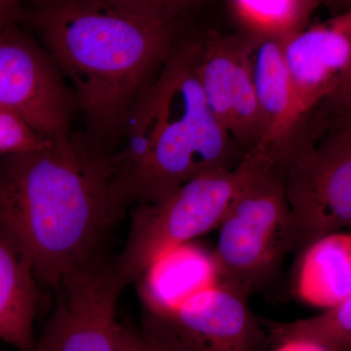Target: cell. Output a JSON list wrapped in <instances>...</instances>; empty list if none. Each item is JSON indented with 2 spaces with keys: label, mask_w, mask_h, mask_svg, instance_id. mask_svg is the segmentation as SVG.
I'll list each match as a JSON object with an SVG mask.
<instances>
[{
  "label": "cell",
  "mask_w": 351,
  "mask_h": 351,
  "mask_svg": "<svg viewBox=\"0 0 351 351\" xmlns=\"http://www.w3.org/2000/svg\"><path fill=\"white\" fill-rule=\"evenodd\" d=\"M252 69L265 124V140L258 147H267L277 156L304 117L284 60L282 44H255Z\"/></svg>",
  "instance_id": "obj_13"
},
{
  "label": "cell",
  "mask_w": 351,
  "mask_h": 351,
  "mask_svg": "<svg viewBox=\"0 0 351 351\" xmlns=\"http://www.w3.org/2000/svg\"><path fill=\"white\" fill-rule=\"evenodd\" d=\"M197 63V41L182 34L132 108L125 145L112 154L115 189L126 207L159 199L243 159L208 106Z\"/></svg>",
  "instance_id": "obj_3"
},
{
  "label": "cell",
  "mask_w": 351,
  "mask_h": 351,
  "mask_svg": "<svg viewBox=\"0 0 351 351\" xmlns=\"http://www.w3.org/2000/svg\"><path fill=\"white\" fill-rule=\"evenodd\" d=\"M276 160L270 149L258 147L232 169L197 176L164 197L138 204L125 246L112 261L122 290L166 252L219 228L242 189Z\"/></svg>",
  "instance_id": "obj_5"
},
{
  "label": "cell",
  "mask_w": 351,
  "mask_h": 351,
  "mask_svg": "<svg viewBox=\"0 0 351 351\" xmlns=\"http://www.w3.org/2000/svg\"><path fill=\"white\" fill-rule=\"evenodd\" d=\"M21 5L20 2L13 0H0V32L17 22Z\"/></svg>",
  "instance_id": "obj_20"
},
{
  "label": "cell",
  "mask_w": 351,
  "mask_h": 351,
  "mask_svg": "<svg viewBox=\"0 0 351 351\" xmlns=\"http://www.w3.org/2000/svg\"><path fill=\"white\" fill-rule=\"evenodd\" d=\"M319 4L311 0H232L228 5L245 38L254 44H284L308 27Z\"/></svg>",
  "instance_id": "obj_16"
},
{
  "label": "cell",
  "mask_w": 351,
  "mask_h": 351,
  "mask_svg": "<svg viewBox=\"0 0 351 351\" xmlns=\"http://www.w3.org/2000/svg\"><path fill=\"white\" fill-rule=\"evenodd\" d=\"M269 343L304 341L328 351H351V298L324 313L293 322L262 320Z\"/></svg>",
  "instance_id": "obj_17"
},
{
  "label": "cell",
  "mask_w": 351,
  "mask_h": 351,
  "mask_svg": "<svg viewBox=\"0 0 351 351\" xmlns=\"http://www.w3.org/2000/svg\"><path fill=\"white\" fill-rule=\"evenodd\" d=\"M117 351H159L143 336L142 332L135 331L119 324L117 326Z\"/></svg>",
  "instance_id": "obj_19"
},
{
  "label": "cell",
  "mask_w": 351,
  "mask_h": 351,
  "mask_svg": "<svg viewBox=\"0 0 351 351\" xmlns=\"http://www.w3.org/2000/svg\"><path fill=\"white\" fill-rule=\"evenodd\" d=\"M29 263L0 237V339L18 351H34L38 286Z\"/></svg>",
  "instance_id": "obj_15"
},
{
  "label": "cell",
  "mask_w": 351,
  "mask_h": 351,
  "mask_svg": "<svg viewBox=\"0 0 351 351\" xmlns=\"http://www.w3.org/2000/svg\"><path fill=\"white\" fill-rule=\"evenodd\" d=\"M219 228L212 253L219 284L249 298L276 280L284 260L297 249L276 163L242 189Z\"/></svg>",
  "instance_id": "obj_6"
},
{
  "label": "cell",
  "mask_w": 351,
  "mask_h": 351,
  "mask_svg": "<svg viewBox=\"0 0 351 351\" xmlns=\"http://www.w3.org/2000/svg\"><path fill=\"white\" fill-rule=\"evenodd\" d=\"M195 3L167 0H39L18 21L34 29L73 87L92 147L123 136L138 97L184 34Z\"/></svg>",
  "instance_id": "obj_1"
},
{
  "label": "cell",
  "mask_w": 351,
  "mask_h": 351,
  "mask_svg": "<svg viewBox=\"0 0 351 351\" xmlns=\"http://www.w3.org/2000/svg\"><path fill=\"white\" fill-rule=\"evenodd\" d=\"M274 351H328L320 346L304 341H288L277 346Z\"/></svg>",
  "instance_id": "obj_21"
},
{
  "label": "cell",
  "mask_w": 351,
  "mask_h": 351,
  "mask_svg": "<svg viewBox=\"0 0 351 351\" xmlns=\"http://www.w3.org/2000/svg\"><path fill=\"white\" fill-rule=\"evenodd\" d=\"M54 289L56 306L34 351H117V304L123 290L112 262L97 256Z\"/></svg>",
  "instance_id": "obj_9"
},
{
  "label": "cell",
  "mask_w": 351,
  "mask_h": 351,
  "mask_svg": "<svg viewBox=\"0 0 351 351\" xmlns=\"http://www.w3.org/2000/svg\"><path fill=\"white\" fill-rule=\"evenodd\" d=\"M254 46L243 36L216 32L198 43V76L208 106L233 145L246 154L265 137L252 69Z\"/></svg>",
  "instance_id": "obj_10"
},
{
  "label": "cell",
  "mask_w": 351,
  "mask_h": 351,
  "mask_svg": "<svg viewBox=\"0 0 351 351\" xmlns=\"http://www.w3.org/2000/svg\"><path fill=\"white\" fill-rule=\"evenodd\" d=\"M51 141L39 136L17 115L0 108V156L36 151Z\"/></svg>",
  "instance_id": "obj_18"
},
{
  "label": "cell",
  "mask_w": 351,
  "mask_h": 351,
  "mask_svg": "<svg viewBox=\"0 0 351 351\" xmlns=\"http://www.w3.org/2000/svg\"><path fill=\"white\" fill-rule=\"evenodd\" d=\"M112 154L71 135L36 151L0 158V237L54 289L99 256L125 205L114 184Z\"/></svg>",
  "instance_id": "obj_2"
},
{
  "label": "cell",
  "mask_w": 351,
  "mask_h": 351,
  "mask_svg": "<svg viewBox=\"0 0 351 351\" xmlns=\"http://www.w3.org/2000/svg\"><path fill=\"white\" fill-rule=\"evenodd\" d=\"M294 289L302 302L331 308L351 298V235L336 232L299 254Z\"/></svg>",
  "instance_id": "obj_14"
},
{
  "label": "cell",
  "mask_w": 351,
  "mask_h": 351,
  "mask_svg": "<svg viewBox=\"0 0 351 351\" xmlns=\"http://www.w3.org/2000/svg\"><path fill=\"white\" fill-rule=\"evenodd\" d=\"M276 167L299 255L351 223L350 97L328 98L304 113L277 154Z\"/></svg>",
  "instance_id": "obj_4"
},
{
  "label": "cell",
  "mask_w": 351,
  "mask_h": 351,
  "mask_svg": "<svg viewBox=\"0 0 351 351\" xmlns=\"http://www.w3.org/2000/svg\"><path fill=\"white\" fill-rule=\"evenodd\" d=\"M147 314L171 313L219 284L211 253L188 242L166 252L138 279Z\"/></svg>",
  "instance_id": "obj_12"
},
{
  "label": "cell",
  "mask_w": 351,
  "mask_h": 351,
  "mask_svg": "<svg viewBox=\"0 0 351 351\" xmlns=\"http://www.w3.org/2000/svg\"><path fill=\"white\" fill-rule=\"evenodd\" d=\"M282 51L304 114L330 97L350 93V11L309 25Z\"/></svg>",
  "instance_id": "obj_11"
},
{
  "label": "cell",
  "mask_w": 351,
  "mask_h": 351,
  "mask_svg": "<svg viewBox=\"0 0 351 351\" xmlns=\"http://www.w3.org/2000/svg\"><path fill=\"white\" fill-rule=\"evenodd\" d=\"M76 105L57 64L16 22L0 32V108L51 141L73 135Z\"/></svg>",
  "instance_id": "obj_8"
},
{
  "label": "cell",
  "mask_w": 351,
  "mask_h": 351,
  "mask_svg": "<svg viewBox=\"0 0 351 351\" xmlns=\"http://www.w3.org/2000/svg\"><path fill=\"white\" fill-rule=\"evenodd\" d=\"M248 299L218 284L171 313L147 314L141 332L159 351H263L267 332Z\"/></svg>",
  "instance_id": "obj_7"
}]
</instances>
